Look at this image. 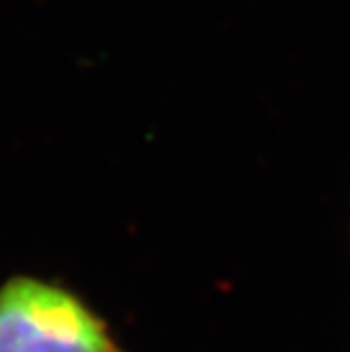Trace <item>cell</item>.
<instances>
[{
  "label": "cell",
  "mask_w": 350,
  "mask_h": 352,
  "mask_svg": "<svg viewBox=\"0 0 350 352\" xmlns=\"http://www.w3.org/2000/svg\"><path fill=\"white\" fill-rule=\"evenodd\" d=\"M0 352H125L73 291L17 275L0 287Z\"/></svg>",
  "instance_id": "cell-1"
}]
</instances>
